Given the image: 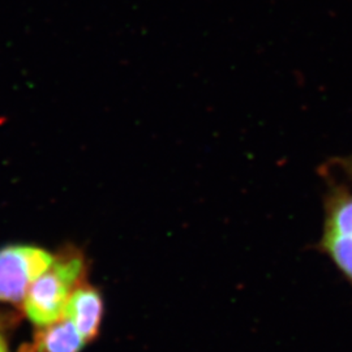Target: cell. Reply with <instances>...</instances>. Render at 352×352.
Segmentation results:
<instances>
[{"label":"cell","instance_id":"cell-1","mask_svg":"<svg viewBox=\"0 0 352 352\" xmlns=\"http://www.w3.org/2000/svg\"><path fill=\"white\" fill-rule=\"evenodd\" d=\"M87 276L88 261L78 248L68 245L55 253L50 267L26 292L21 304L26 318L36 327H47L62 320L71 292L87 280Z\"/></svg>","mask_w":352,"mask_h":352},{"label":"cell","instance_id":"cell-2","mask_svg":"<svg viewBox=\"0 0 352 352\" xmlns=\"http://www.w3.org/2000/svg\"><path fill=\"white\" fill-rule=\"evenodd\" d=\"M320 251L352 285V190L333 183L324 199Z\"/></svg>","mask_w":352,"mask_h":352},{"label":"cell","instance_id":"cell-3","mask_svg":"<svg viewBox=\"0 0 352 352\" xmlns=\"http://www.w3.org/2000/svg\"><path fill=\"white\" fill-rule=\"evenodd\" d=\"M55 253L36 244L0 248V304L21 307L29 287L54 261Z\"/></svg>","mask_w":352,"mask_h":352},{"label":"cell","instance_id":"cell-4","mask_svg":"<svg viewBox=\"0 0 352 352\" xmlns=\"http://www.w3.org/2000/svg\"><path fill=\"white\" fill-rule=\"evenodd\" d=\"M103 312L104 302L101 291L84 280L71 292L64 309V318L75 325L87 343H91L100 336Z\"/></svg>","mask_w":352,"mask_h":352},{"label":"cell","instance_id":"cell-5","mask_svg":"<svg viewBox=\"0 0 352 352\" xmlns=\"http://www.w3.org/2000/svg\"><path fill=\"white\" fill-rule=\"evenodd\" d=\"M36 329L33 343L20 352H81L88 344L75 325L64 317L58 322Z\"/></svg>","mask_w":352,"mask_h":352},{"label":"cell","instance_id":"cell-6","mask_svg":"<svg viewBox=\"0 0 352 352\" xmlns=\"http://www.w3.org/2000/svg\"><path fill=\"white\" fill-rule=\"evenodd\" d=\"M16 325V316L0 309V352H10V336Z\"/></svg>","mask_w":352,"mask_h":352},{"label":"cell","instance_id":"cell-7","mask_svg":"<svg viewBox=\"0 0 352 352\" xmlns=\"http://www.w3.org/2000/svg\"><path fill=\"white\" fill-rule=\"evenodd\" d=\"M336 164H338L340 170H342V173L346 175V177H347L350 182H352V154L337 160Z\"/></svg>","mask_w":352,"mask_h":352}]
</instances>
